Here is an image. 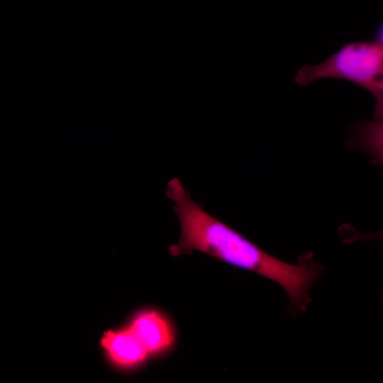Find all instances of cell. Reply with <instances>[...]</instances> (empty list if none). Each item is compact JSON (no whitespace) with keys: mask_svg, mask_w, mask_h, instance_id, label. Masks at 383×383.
Returning a JSON list of instances; mask_svg holds the SVG:
<instances>
[{"mask_svg":"<svg viewBox=\"0 0 383 383\" xmlns=\"http://www.w3.org/2000/svg\"><path fill=\"white\" fill-rule=\"evenodd\" d=\"M342 239L345 243H350L359 240H382L383 239V229L374 233L362 234L348 225L343 231Z\"/></svg>","mask_w":383,"mask_h":383,"instance_id":"cell-6","label":"cell"},{"mask_svg":"<svg viewBox=\"0 0 383 383\" xmlns=\"http://www.w3.org/2000/svg\"><path fill=\"white\" fill-rule=\"evenodd\" d=\"M350 81L367 90L375 99L374 116L383 114V48L374 42H354L322 62L304 66L294 82L301 86L322 78Z\"/></svg>","mask_w":383,"mask_h":383,"instance_id":"cell-2","label":"cell"},{"mask_svg":"<svg viewBox=\"0 0 383 383\" xmlns=\"http://www.w3.org/2000/svg\"><path fill=\"white\" fill-rule=\"evenodd\" d=\"M166 196L173 204L180 226L179 241L169 248L174 257L201 252L235 267L246 270L280 285L289 297L294 315L304 312L310 302L309 290L322 274L323 267L309 251L295 265L266 252L238 231L212 216L191 197L181 180L171 179Z\"/></svg>","mask_w":383,"mask_h":383,"instance_id":"cell-1","label":"cell"},{"mask_svg":"<svg viewBox=\"0 0 383 383\" xmlns=\"http://www.w3.org/2000/svg\"><path fill=\"white\" fill-rule=\"evenodd\" d=\"M101 343L111 359L123 367L139 365L148 355L130 327L118 331L106 332Z\"/></svg>","mask_w":383,"mask_h":383,"instance_id":"cell-4","label":"cell"},{"mask_svg":"<svg viewBox=\"0 0 383 383\" xmlns=\"http://www.w3.org/2000/svg\"><path fill=\"white\" fill-rule=\"evenodd\" d=\"M374 42L383 48V23L376 33Z\"/></svg>","mask_w":383,"mask_h":383,"instance_id":"cell-7","label":"cell"},{"mask_svg":"<svg viewBox=\"0 0 383 383\" xmlns=\"http://www.w3.org/2000/svg\"><path fill=\"white\" fill-rule=\"evenodd\" d=\"M352 132L348 147L367 153L373 164L383 168V114L356 124Z\"/></svg>","mask_w":383,"mask_h":383,"instance_id":"cell-5","label":"cell"},{"mask_svg":"<svg viewBox=\"0 0 383 383\" xmlns=\"http://www.w3.org/2000/svg\"><path fill=\"white\" fill-rule=\"evenodd\" d=\"M148 354H161L170 350L176 342L171 321L162 313L147 310L137 315L129 326Z\"/></svg>","mask_w":383,"mask_h":383,"instance_id":"cell-3","label":"cell"}]
</instances>
